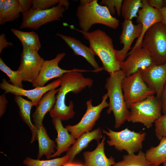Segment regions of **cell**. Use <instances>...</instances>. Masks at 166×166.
I'll list each match as a JSON object with an SVG mask.
<instances>
[{
  "mask_svg": "<svg viewBox=\"0 0 166 166\" xmlns=\"http://www.w3.org/2000/svg\"><path fill=\"white\" fill-rule=\"evenodd\" d=\"M92 71L85 69H75L73 71L67 72L60 78L61 82L59 90L56 96L55 103L49 112L52 118H59L61 121H67L72 118L75 112L74 105L72 101L67 105L65 104L66 95L71 92L77 93L86 87L92 85L93 80L85 77L81 72Z\"/></svg>",
  "mask_w": 166,
  "mask_h": 166,
  "instance_id": "cell-1",
  "label": "cell"
},
{
  "mask_svg": "<svg viewBox=\"0 0 166 166\" xmlns=\"http://www.w3.org/2000/svg\"><path fill=\"white\" fill-rule=\"evenodd\" d=\"M72 26L71 28L81 33L89 41V48L101 60L103 70L109 75L121 70L120 62L116 55V49L114 48L112 38L108 34L101 30L84 32Z\"/></svg>",
  "mask_w": 166,
  "mask_h": 166,
  "instance_id": "cell-2",
  "label": "cell"
},
{
  "mask_svg": "<svg viewBox=\"0 0 166 166\" xmlns=\"http://www.w3.org/2000/svg\"><path fill=\"white\" fill-rule=\"evenodd\" d=\"M125 76L121 70L110 74L106 79L105 88L109 98V109L107 113L113 112L116 128H119L127 121L129 111L125 104L121 88V82Z\"/></svg>",
  "mask_w": 166,
  "mask_h": 166,
  "instance_id": "cell-3",
  "label": "cell"
},
{
  "mask_svg": "<svg viewBox=\"0 0 166 166\" xmlns=\"http://www.w3.org/2000/svg\"><path fill=\"white\" fill-rule=\"evenodd\" d=\"M76 15L81 30L84 32H88L96 24L113 29H117L119 24V20L111 15L106 6L99 4L97 0H93L87 5H79Z\"/></svg>",
  "mask_w": 166,
  "mask_h": 166,
  "instance_id": "cell-4",
  "label": "cell"
},
{
  "mask_svg": "<svg viewBox=\"0 0 166 166\" xmlns=\"http://www.w3.org/2000/svg\"><path fill=\"white\" fill-rule=\"evenodd\" d=\"M127 121L140 123L147 128H151L154 123L162 115L160 99L155 95L131 105Z\"/></svg>",
  "mask_w": 166,
  "mask_h": 166,
  "instance_id": "cell-5",
  "label": "cell"
},
{
  "mask_svg": "<svg viewBox=\"0 0 166 166\" xmlns=\"http://www.w3.org/2000/svg\"><path fill=\"white\" fill-rule=\"evenodd\" d=\"M141 46L157 65L166 63V26L162 22L152 25L144 34Z\"/></svg>",
  "mask_w": 166,
  "mask_h": 166,
  "instance_id": "cell-6",
  "label": "cell"
},
{
  "mask_svg": "<svg viewBox=\"0 0 166 166\" xmlns=\"http://www.w3.org/2000/svg\"><path fill=\"white\" fill-rule=\"evenodd\" d=\"M107 129L108 131L102 129V132L108 137L109 139L106 141L108 145L114 146L116 150L121 152L124 150L130 154L142 149L146 135L145 132H135L127 128L119 132Z\"/></svg>",
  "mask_w": 166,
  "mask_h": 166,
  "instance_id": "cell-7",
  "label": "cell"
},
{
  "mask_svg": "<svg viewBox=\"0 0 166 166\" xmlns=\"http://www.w3.org/2000/svg\"><path fill=\"white\" fill-rule=\"evenodd\" d=\"M121 88L124 100L128 109L132 104L143 101L155 94L143 80L141 70L123 78Z\"/></svg>",
  "mask_w": 166,
  "mask_h": 166,
  "instance_id": "cell-8",
  "label": "cell"
},
{
  "mask_svg": "<svg viewBox=\"0 0 166 166\" xmlns=\"http://www.w3.org/2000/svg\"><path fill=\"white\" fill-rule=\"evenodd\" d=\"M65 5L60 3L49 9L34 10L31 9L22 15L21 29L36 30L42 25L53 21H59L66 10Z\"/></svg>",
  "mask_w": 166,
  "mask_h": 166,
  "instance_id": "cell-9",
  "label": "cell"
},
{
  "mask_svg": "<svg viewBox=\"0 0 166 166\" xmlns=\"http://www.w3.org/2000/svg\"><path fill=\"white\" fill-rule=\"evenodd\" d=\"M108 98L106 93L102 97L101 103L96 106L92 105L91 99L89 100L86 102V111L80 121L76 124L65 126L74 139H77L83 134L92 131L103 109L109 107L106 101Z\"/></svg>",
  "mask_w": 166,
  "mask_h": 166,
  "instance_id": "cell-10",
  "label": "cell"
},
{
  "mask_svg": "<svg viewBox=\"0 0 166 166\" xmlns=\"http://www.w3.org/2000/svg\"><path fill=\"white\" fill-rule=\"evenodd\" d=\"M156 65L149 53L141 47L128 53L125 60L120 62V67L125 76L127 77L139 70H143Z\"/></svg>",
  "mask_w": 166,
  "mask_h": 166,
  "instance_id": "cell-11",
  "label": "cell"
},
{
  "mask_svg": "<svg viewBox=\"0 0 166 166\" xmlns=\"http://www.w3.org/2000/svg\"><path fill=\"white\" fill-rule=\"evenodd\" d=\"M45 60L38 51L31 49H23L18 69L23 81L32 83L37 77Z\"/></svg>",
  "mask_w": 166,
  "mask_h": 166,
  "instance_id": "cell-12",
  "label": "cell"
},
{
  "mask_svg": "<svg viewBox=\"0 0 166 166\" xmlns=\"http://www.w3.org/2000/svg\"><path fill=\"white\" fill-rule=\"evenodd\" d=\"M61 82L60 79L58 78L43 87L26 90L16 86L3 78L0 84V87L5 91V93H11L15 96L26 97L36 107L43 95L49 91L58 87L60 86Z\"/></svg>",
  "mask_w": 166,
  "mask_h": 166,
  "instance_id": "cell-13",
  "label": "cell"
},
{
  "mask_svg": "<svg viewBox=\"0 0 166 166\" xmlns=\"http://www.w3.org/2000/svg\"><path fill=\"white\" fill-rule=\"evenodd\" d=\"M65 55V53L62 52L58 54L52 60L45 61L38 75L32 83V86L35 88L43 87L50 80L55 78H60L65 73L74 70L75 69L67 70L59 66V62Z\"/></svg>",
  "mask_w": 166,
  "mask_h": 166,
  "instance_id": "cell-14",
  "label": "cell"
},
{
  "mask_svg": "<svg viewBox=\"0 0 166 166\" xmlns=\"http://www.w3.org/2000/svg\"><path fill=\"white\" fill-rule=\"evenodd\" d=\"M143 6L139 10L136 22L140 23L142 26L141 34L131 50L141 47V42L147 31L152 25L158 23L162 22V15L158 10L150 6L148 0H141Z\"/></svg>",
  "mask_w": 166,
  "mask_h": 166,
  "instance_id": "cell-15",
  "label": "cell"
},
{
  "mask_svg": "<svg viewBox=\"0 0 166 166\" xmlns=\"http://www.w3.org/2000/svg\"><path fill=\"white\" fill-rule=\"evenodd\" d=\"M122 28L119 40L123 46L121 49L116 50L117 58L120 62L126 59L132 43L136 38H139L142 30L141 24L134 25L132 20H124L122 23Z\"/></svg>",
  "mask_w": 166,
  "mask_h": 166,
  "instance_id": "cell-16",
  "label": "cell"
},
{
  "mask_svg": "<svg viewBox=\"0 0 166 166\" xmlns=\"http://www.w3.org/2000/svg\"><path fill=\"white\" fill-rule=\"evenodd\" d=\"M141 71L144 82L160 98L166 82V63L155 65Z\"/></svg>",
  "mask_w": 166,
  "mask_h": 166,
  "instance_id": "cell-17",
  "label": "cell"
},
{
  "mask_svg": "<svg viewBox=\"0 0 166 166\" xmlns=\"http://www.w3.org/2000/svg\"><path fill=\"white\" fill-rule=\"evenodd\" d=\"M56 35L61 38L66 43L76 55L84 58L94 68L96 72L103 70V68L99 67L95 59V55L89 47L86 46L74 37L59 33H57Z\"/></svg>",
  "mask_w": 166,
  "mask_h": 166,
  "instance_id": "cell-18",
  "label": "cell"
},
{
  "mask_svg": "<svg viewBox=\"0 0 166 166\" xmlns=\"http://www.w3.org/2000/svg\"><path fill=\"white\" fill-rule=\"evenodd\" d=\"M105 136L101 141L97 143L96 148L92 151H86L83 153L85 166H112L115 163L114 158H108L105 152Z\"/></svg>",
  "mask_w": 166,
  "mask_h": 166,
  "instance_id": "cell-19",
  "label": "cell"
},
{
  "mask_svg": "<svg viewBox=\"0 0 166 166\" xmlns=\"http://www.w3.org/2000/svg\"><path fill=\"white\" fill-rule=\"evenodd\" d=\"M59 88L54 89L47 92L42 97L36 107L32 117L33 124L37 130L43 124L42 121L45 114L53 108L56 100V94Z\"/></svg>",
  "mask_w": 166,
  "mask_h": 166,
  "instance_id": "cell-20",
  "label": "cell"
},
{
  "mask_svg": "<svg viewBox=\"0 0 166 166\" xmlns=\"http://www.w3.org/2000/svg\"><path fill=\"white\" fill-rule=\"evenodd\" d=\"M52 122L57 133V136L55 140L57 144L56 151L51 156V158H54L67 152L75 143L76 139L69 134L67 129L64 127L60 119L52 118Z\"/></svg>",
  "mask_w": 166,
  "mask_h": 166,
  "instance_id": "cell-21",
  "label": "cell"
},
{
  "mask_svg": "<svg viewBox=\"0 0 166 166\" xmlns=\"http://www.w3.org/2000/svg\"><path fill=\"white\" fill-rule=\"evenodd\" d=\"M102 132V130L99 127L80 136L66 152V155L68 156L67 162H73L76 156L85 148L92 141L95 140L97 143L99 142L100 139L103 137Z\"/></svg>",
  "mask_w": 166,
  "mask_h": 166,
  "instance_id": "cell-22",
  "label": "cell"
},
{
  "mask_svg": "<svg viewBox=\"0 0 166 166\" xmlns=\"http://www.w3.org/2000/svg\"><path fill=\"white\" fill-rule=\"evenodd\" d=\"M37 134L38 143L37 159H40L45 156L47 160H49L55 152L54 149L56 147L55 142L49 136L43 124L37 130Z\"/></svg>",
  "mask_w": 166,
  "mask_h": 166,
  "instance_id": "cell-23",
  "label": "cell"
},
{
  "mask_svg": "<svg viewBox=\"0 0 166 166\" xmlns=\"http://www.w3.org/2000/svg\"><path fill=\"white\" fill-rule=\"evenodd\" d=\"M14 100L19 108L21 118L30 130L32 133L30 143H33L37 140V129L30 119L31 109L34 104L30 101L24 99L22 96H15Z\"/></svg>",
  "mask_w": 166,
  "mask_h": 166,
  "instance_id": "cell-24",
  "label": "cell"
},
{
  "mask_svg": "<svg viewBox=\"0 0 166 166\" xmlns=\"http://www.w3.org/2000/svg\"><path fill=\"white\" fill-rule=\"evenodd\" d=\"M160 140L157 146L151 147L145 153L147 160L152 166H159L166 161V137Z\"/></svg>",
  "mask_w": 166,
  "mask_h": 166,
  "instance_id": "cell-25",
  "label": "cell"
},
{
  "mask_svg": "<svg viewBox=\"0 0 166 166\" xmlns=\"http://www.w3.org/2000/svg\"><path fill=\"white\" fill-rule=\"evenodd\" d=\"M11 32L20 41L23 49H31L38 51L41 45L38 34L35 32H24L11 28Z\"/></svg>",
  "mask_w": 166,
  "mask_h": 166,
  "instance_id": "cell-26",
  "label": "cell"
},
{
  "mask_svg": "<svg viewBox=\"0 0 166 166\" xmlns=\"http://www.w3.org/2000/svg\"><path fill=\"white\" fill-rule=\"evenodd\" d=\"M21 13L19 0H5L4 10L0 15V24L13 21L18 18Z\"/></svg>",
  "mask_w": 166,
  "mask_h": 166,
  "instance_id": "cell-27",
  "label": "cell"
},
{
  "mask_svg": "<svg viewBox=\"0 0 166 166\" xmlns=\"http://www.w3.org/2000/svg\"><path fill=\"white\" fill-rule=\"evenodd\" d=\"M113 166H152L148 161L145 153L141 150L137 155L128 153L124 155L122 160L116 162Z\"/></svg>",
  "mask_w": 166,
  "mask_h": 166,
  "instance_id": "cell-28",
  "label": "cell"
},
{
  "mask_svg": "<svg viewBox=\"0 0 166 166\" xmlns=\"http://www.w3.org/2000/svg\"><path fill=\"white\" fill-rule=\"evenodd\" d=\"M141 0H123L121 15L125 20H131L137 18L139 10L142 7Z\"/></svg>",
  "mask_w": 166,
  "mask_h": 166,
  "instance_id": "cell-29",
  "label": "cell"
},
{
  "mask_svg": "<svg viewBox=\"0 0 166 166\" xmlns=\"http://www.w3.org/2000/svg\"><path fill=\"white\" fill-rule=\"evenodd\" d=\"M68 159L67 155L61 157L45 160L27 157L23 160V163L26 166H62L67 162Z\"/></svg>",
  "mask_w": 166,
  "mask_h": 166,
  "instance_id": "cell-30",
  "label": "cell"
},
{
  "mask_svg": "<svg viewBox=\"0 0 166 166\" xmlns=\"http://www.w3.org/2000/svg\"><path fill=\"white\" fill-rule=\"evenodd\" d=\"M0 69L6 74L12 85L23 88V80L19 71L18 70L16 71L12 70L5 63L1 57L0 58Z\"/></svg>",
  "mask_w": 166,
  "mask_h": 166,
  "instance_id": "cell-31",
  "label": "cell"
},
{
  "mask_svg": "<svg viewBox=\"0 0 166 166\" xmlns=\"http://www.w3.org/2000/svg\"><path fill=\"white\" fill-rule=\"evenodd\" d=\"M60 3L64 4L67 10L69 8L70 4L67 0H33L31 8L34 10H47Z\"/></svg>",
  "mask_w": 166,
  "mask_h": 166,
  "instance_id": "cell-32",
  "label": "cell"
},
{
  "mask_svg": "<svg viewBox=\"0 0 166 166\" xmlns=\"http://www.w3.org/2000/svg\"><path fill=\"white\" fill-rule=\"evenodd\" d=\"M122 0H102L100 3L101 5L106 6L111 15L114 17L116 12L118 16L121 15Z\"/></svg>",
  "mask_w": 166,
  "mask_h": 166,
  "instance_id": "cell-33",
  "label": "cell"
},
{
  "mask_svg": "<svg viewBox=\"0 0 166 166\" xmlns=\"http://www.w3.org/2000/svg\"><path fill=\"white\" fill-rule=\"evenodd\" d=\"M155 132L158 139L166 137V114H163L155 122Z\"/></svg>",
  "mask_w": 166,
  "mask_h": 166,
  "instance_id": "cell-34",
  "label": "cell"
},
{
  "mask_svg": "<svg viewBox=\"0 0 166 166\" xmlns=\"http://www.w3.org/2000/svg\"><path fill=\"white\" fill-rule=\"evenodd\" d=\"M20 7L22 14L27 13L32 8L33 0H19Z\"/></svg>",
  "mask_w": 166,
  "mask_h": 166,
  "instance_id": "cell-35",
  "label": "cell"
},
{
  "mask_svg": "<svg viewBox=\"0 0 166 166\" xmlns=\"http://www.w3.org/2000/svg\"><path fill=\"white\" fill-rule=\"evenodd\" d=\"M161 102L162 113L166 114V82L163 89L160 98Z\"/></svg>",
  "mask_w": 166,
  "mask_h": 166,
  "instance_id": "cell-36",
  "label": "cell"
},
{
  "mask_svg": "<svg viewBox=\"0 0 166 166\" xmlns=\"http://www.w3.org/2000/svg\"><path fill=\"white\" fill-rule=\"evenodd\" d=\"M8 101L5 94L0 96V117H1L4 114L6 108Z\"/></svg>",
  "mask_w": 166,
  "mask_h": 166,
  "instance_id": "cell-37",
  "label": "cell"
},
{
  "mask_svg": "<svg viewBox=\"0 0 166 166\" xmlns=\"http://www.w3.org/2000/svg\"><path fill=\"white\" fill-rule=\"evenodd\" d=\"M5 34L2 33L0 35V53H1L3 49L6 47L9 46H11L13 44L8 42L5 38Z\"/></svg>",
  "mask_w": 166,
  "mask_h": 166,
  "instance_id": "cell-38",
  "label": "cell"
},
{
  "mask_svg": "<svg viewBox=\"0 0 166 166\" xmlns=\"http://www.w3.org/2000/svg\"><path fill=\"white\" fill-rule=\"evenodd\" d=\"M149 5L157 10L164 7L163 0H148Z\"/></svg>",
  "mask_w": 166,
  "mask_h": 166,
  "instance_id": "cell-39",
  "label": "cell"
},
{
  "mask_svg": "<svg viewBox=\"0 0 166 166\" xmlns=\"http://www.w3.org/2000/svg\"><path fill=\"white\" fill-rule=\"evenodd\" d=\"M158 10L161 14L163 17L162 22L166 26V7H163Z\"/></svg>",
  "mask_w": 166,
  "mask_h": 166,
  "instance_id": "cell-40",
  "label": "cell"
},
{
  "mask_svg": "<svg viewBox=\"0 0 166 166\" xmlns=\"http://www.w3.org/2000/svg\"><path fill=\"white\" fill-rule=\"evenodd\" d=\"M62 166H85L79 163L74 162H67L65 164Z\"/></svg>",
  "mask_w": 166,
  "mask_h": 166,
  "instance_id": "cell-41",
  "label": "cell"
},
{
  "mask_svg": "<svg viewBox=\"0 0 166 166\" xmlns=\"http://www.w3.org/2000/svg\"><path fill=\"white\" fill-rule=\"evenodd\" d=\"M93 0H80L79 1L80 5H85L91 3Z\"/></svg>",
  "mask_w": 166,
  "mask_h": 166,
  "instance_id": "cell-42",
  "label": "cell"
},
{
  "mask_svg": "<svg viewBox=\"0 0 166 166\" xmlns=\"http://www.w3.org/2000/svg\"><path fill=\"white\" fill-rule=\"evenodd\" d=\"M164 7H166V0H164Z\"/></svg>",
  "mask_w": 166,
  "mask_h": 166,
  "instance_id": "cell-43",
  "label": "cell"
},
{
  "mask_svg": "<svg viewBox=\"0 0 166 166\" xmlns=\"http://www.w3.org/2000/svg\"><path fill=\"white\" fill-rule=\"evenodd\" d=\"M163 164V166H166V161L164 162Z\"/></svg>",
  "mask_w": 166,
  "mask_h": 166,
  "instance_id": "cell-44",
  "label": "cell"
}]
</instances>
